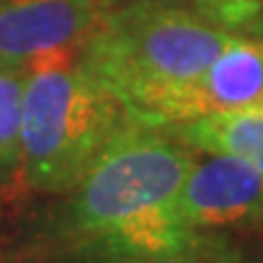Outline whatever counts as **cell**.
<instances>
[{"mask_svg": "<svg viewBox=\"0 0 263 263\" xmlns=\"http://www.w3.org/2000/svg\"><path fill=\"white\" fill-rule=\"evenodd\" d=\"M241 263H263V254H246V251H244Z\"/></svg>", "mask_w": 263, "mask_h": 263, "instance_id": "cell-10", "label": "cell"}, {"mask_svg": "<svg viewBox=\"0 0 263 263\" xmlns=\"http://www.w3.org/2000/svg\"><path fill=\"white\" fill-rule=\"evenodd\" d=\"M263 100V37L239 34L193 81L161 95L137 122L171 127Z\"/></svg>", "mask_w": 263, "mask_h": 263, "instance_id": "cell-4", "label": "cell"}, {"mask_svg": "<svg viewBox=\"0 0 263 263\" xmlns=\"http://www.w3.org/2000/svg\"><path fill=\"white\" fill-rule=\"evenodd\" d=\"M195 154H224L263 176V100L163 127Z\"/></svg>", "mask_w": 263, "mask_h": 263, "instance_id": "cell-7", "label": "cell"}, {"mask_svg": "<svg viewBox=\"0 0 263 263\" xmlns=\"http://www.w3.org/2000/svg\"><path fill=\"white\" fill-rule=\"evenodd\" d=\"M117 0H0V64L25 66L39 54L81 47Z\"/></svg>", "mask_w": 263, "mask_h": 263, "instance_id": "cell-6", "label": "cell"}, {"mask_svg": "<svg viewBox=\"0 0 263 263\" xmlns=\"http://www.w3.org/2000/svg\"><path fill=\"white\" fill-rule=\"evenodd\" d=\"M205 156L193 161L176 195V212L183 224L197 232H222L263 219L261 173L234 156Z\"/></svg>", "mask_w": 263, "mask_h": 263, "instance_id": "cell-5", "label": "cell"}, {"mask_svg": "<svg viewBox=\"0 0 263 263\" xmlns=\"http://www.w3.org/2000/svg\"><path fill=\"white\" fill-rule=\"evenodd\" d=\"M25 81L20 173L32 190L68 193L90 161L132 117L76 49L32 59Z\"/></svg>", "mask_w": 263, "mask_h": 263, "instance_id": "cell-3", "label": "cell"}, {"mask_svg": "<svg viewBox=\"0 0 263 263\" xmlns=\"http://www.w3.org/2000/svg\"><path fill=\"white\" fill-rule=\"evenodd\" d=\"M195 151L168 129L129 120L66 193L61 234L88 263H144L195 229L176 195Z\"/></svg>", "mask_w": 263, "mask_h": 263, "instance_id": "cell-1", "label": "cell"}, {"mask_svg": "<svg viewBox=\"0 0 263 263\" xmlns=\"http://www.w3.org/2000/svg\"><path fill=\"white\" fill-rule=\"evenodd\" d=\"M244 249L224 232H193L163 254L144 263H241Z\"/></svg>", "mask_w": 263, "mask_h": 263, "instance_id": "cell-9", "label": "cell"}, {"mask_svg": "<svg viewBox=\"0 0 263 263\" xmlns=\"http://www.w3.org/2000/svg\"><path fill=\"white\" fill-rule=\"evenodd\" d=\"M25 81V68L0 64V180H10L20 171Z\"/></svg>", "mask_w": 263, "mask_h": 263, "instance_id": "cell-8", "label": "cell"}, {"mask_svg": "<svg viewBox=\"0 0 263 263\" xmlns=\"http://www.w3.org/2000/svg\"><path fill=\"white\" fill-rule=\"evenodd\" d=\"M241 32L163 0L115 3L81 42L78 61L139 120L161 95L193 81Z\"/></svg>", "mask_w": 263, "mask_h": 263, "instance_id": "cell-2", "label": "cell"}]
</instances>
